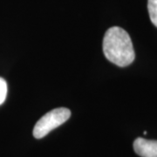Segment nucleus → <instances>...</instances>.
<instances>
[{
	"label": "nucleus",
	"mask_w": 157,
	"mask_h": 157,
	"mask_svg": "<svg viewBox=\"0 0 157 157\" xmlns=\"http://www.w3.org/2000/svg\"><path fill=\"white\" fill-rule=\"evenodd\" d=\"M147 9L152 23L157 27V0H147Z\"/></svg>",
	"instance_id": "20e7f679"
},
{
	"label": "nucleus",
	"mask_w": 157,
	"mask_h": 157,
	"mask_svg": "<svg viewBox=\"0 0 157 157\" xmlns=\"http://www.w3.org/2000/svg\"><path fill=\"white\" fill-rule=\"evenodd\" d=\"M71 116V111L66 107H59L52 110L39 119L33 128V136L41 139L51 131L65 123Z\"/></svg>",
	"instance_id": "f03ea898"
},
{
	"label": "nucleus",
	"mask_w": 157,
	"mask_h": 157,
	"mask_svg": "<svg viewBox=\"0 0 157 157\" xmlns=\"http://www.w3.org/2000/svg\"><path fill=\"white\" fill-rule=\"evenodd\" d=\"M103 52L107 59L118 67H127L134 61L135 50L128 33L119 26L107 30L103 39Z\"/></svg>",
	"instance_id": "f257e3e1"
},
{
	"label": "nucleus",
	"mask_w": 157,
	"mask_h": 157,
	"mask_svg": "<svg viewBox=\"0 0 157 157\" xmlns=\"http://www.w3.org/2000/svg\"><path fill=\"white\" fill-rule=\"evenodd\" d=\"M134 149L141 157H157V140L137 138L134 142Z\"/></svg>",
	"instance_id": "7ed1b4c3"
},
{
	"label": "nucleus",
	"mask_w": 157,
	"mask_h": 157,
	"mask_svg": "<svg viewBox=\"0 0 157 157\" xmlns=\"http://www.w3.org/2000/svg\"><path fill=\"white\" fill-rule=\"evenodd\" d=\"M7 83L3 78L0 77V105H2L6 99L7 96Z\"/></svg>",
	"instance_id": "39448f33"
}]
</instances>
